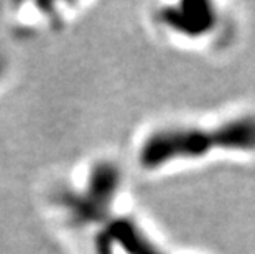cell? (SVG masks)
Wrapping results in <instances>:
<instances>
[{"label": "cell", "instance_id": "1", "mask_svg": "<svg viewBox=\"0 0 255 254\" xmlns=\"http://www.w3.org/2000/svg\"><path fill=\"white\" fill-rule=\"evenodd\" d=\"M255 155V111L206 121L165 122L138 140L135 162L143 172L194 165L221 157Z\"/></svg>", "mask_w": 255, "mask_h": 254}, {"label": "cell", "instance_id": "4", "mask_svg": "<svg viewBox=\"0 0 255 254\" xmlns=\"http://www.w3.org/2000/svg\"><path fill=\"white\" fill-rule=\"evenodd\" d=\"M3 71H5V61H3V58L0 56V78L3 76Z\"/></svg>", "mask_w": 255, "mask_h": 254}, {"label": "cell", "instance_id": "2", "mask_svg": "<svg viewBox=\"0 0 255 254\" xmlns=\"http://www.w3.org/2000/svg\"><path fill=\"white\" fill-rule=\"evenodd\" d=\"M124 183L122 169L114 160L101 159L91 164L79 188L59 195V207L74 226L104 228L114 218Z\"/></svg>", "mask_w": 255, "mask_h": 254}, {"label": "cell", "instance_id": "3", "mask_svg": "<svg viewBox=\"0 0 255 254\" xmlns=\"http://www.w3.org/2000/svg\"><path fill=\"white\" fill-rule=\"evenodd\" d=\"M155 25L170 38L204 45L221 35L226 15L219 3L211 0H180L161 3L153 13Z\"/></svg>", "mask_w": 255, "mask_h": 254}]
</instances>
